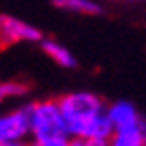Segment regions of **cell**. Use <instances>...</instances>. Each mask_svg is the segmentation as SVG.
Wrapping results in <instances>:
<instances>
[{
    "instance_id": "obj_1",
    "label": "cell",
    "mask_w": 146,
    "mask_h": 146,
    "mask_svg": "<svg viewBox=\"0 0 146 146\" xmlns=\"http://www.w3.org/2000/svg\"><path fill=\"white\" fill-rule=\"evenodd\" d=\"M58 104L67 121L73 144H90L92 127L100 113L109 107L94 92H69L58 96Z\"/></svg>"
},
{
    "instance_id": "obj_2",
    "label": "cell",
    "mask_w": 146,
    "mask_h": 146,
    "mask_svg": "<svg viewBox=\"0 0 146 146\" xmlns=\"http://www.w3.org/2000/svg\"><path fill=\"white\" fill-rule=\"evenodd\" d=\"M31 134L29 138L36 146H69L73 138L69 134L67 121L61 111L58 98L31 102Z\"/></svg>"
},
{
    "instance_id": "obj_3",
    "label": "cell",
    "mask_w": 146,
    "mask_h": 146,
    "mask_svg": "<svg viewBox=\"0 0 146 146\" xmlns=\"http://www.w3.org/2000/svg\"><path fill=\"white\" fill-rule=\"evenodd\" d=\"M31 102L0 115V146H17L31 134Z\"/></svg>"
},
{
    "instance_id": "obj_4",
    "label": "cell",
    "mask_w": 146,
    "mask_h": 146,
    "mask_svg": "<svg viewBox=\"0 0 146 146\" xmlns=\"http://www.w3.org/2000/svg\"><path fill=\"white\" fill-rule=\"evenodd\" d=\"M42 31L36 25H29L13 15H0V44L11 46L21 42H42Z\"/></svg>"
},
{
    "instance_id": "obj_5",
    "label": "cell",
    "mask_w": 146,
    "mask_h": 146,
    "mask_svg": "<svg viewBox=\"0 0 146 146\" xmlns=\"http://www.w3.org/2000/svg\"><path fill=\"white\" fill-rule=\"evenodd\" d=\"M111 144L113 146H146V119L142 117L134 125L115 129Z\"/></svg>"
},
{
    "instance_id": "obj_6",
    "label": "cell",
    "mask_w": 146,
    "mask_h": 146,
    "mask_svg": "<svg viewBox=\"0 0 146 146\" xmlns=\"http://www.w3.org/2000/svg\"><path fill=\"white\" fill-rule=\"evenodd\" d=\"M109 111V117H111V121L113 125H115V129L119 127H127V125H134L138 123L142 119V115L138 113V109L134 107L131 102L127 100H117V102H113L107 107Z\"/></svg>"
},
{
    "instance_id": "obj_7",
    "label": "cell",
    "mask_w": 146,
    "mask_h": 146,
    "mask_svg": "<svg viewBox=\"0 0 146 146\" xmlns=\"http://www.w3.org/2000/svg\"><path fill=\"white\" fill-rule=\"evenodd\" d=\"M42 52L48 58H52L58 67L63 69H75L77 67V58L73 56V52L67 48V46H63L61 42H56V40H48V38H42Z\"/></svg>"
},
{
    "instance_id": "obj_8",
    "label": "cell",
    "mask_w": 146,
    "mask_h": 146,
    "mask_svg": "<svg viewBox=\"0 0 146 146\" xmlns=\"http://www.w3.org/2000/svg\"><path fill=\"white\" fill-rule=\"evenodd\" d=\"M52 6L75 15H100L102 4L96 0H52Z\"/></svg>"
},
{
    "instance_id": "obj_9",
    "label": "cell",
    "mask_w": 146,
    "mask_h": 146,
    "mask_svg": "<svg viewBox=\"0 0 146 146\" xmlns=\"http://www.w3.org/2000/svg\"><path fill=\"white\" fill-rule=\"evenodd\" d=\"M29 92V86L25 82H17V79H6V82H0V102L11 100V98H19L25 96Z\"/></svg>"
},
{
    "instance_id": "obj_10",
    "label": "cell",
    "mask_w": 146,
    "mask_h": 146,
    "mask_svg": "<svg viewBox=\"0 0 146 146\" xmlns=\"http://www.w3.org/2000/svg\"><path fill=\"white\" fill-rule=\"evenodd\" d=\"M123 2H140V0H123Z\"/></svg>"
}]
</instances>
